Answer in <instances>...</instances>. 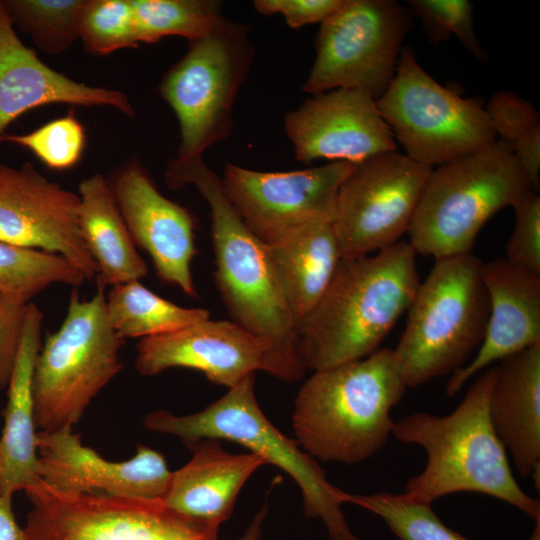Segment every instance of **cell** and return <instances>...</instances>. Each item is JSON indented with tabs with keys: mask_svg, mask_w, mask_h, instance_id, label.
I'll use <instances>...</instances> for the list:
<instances>
[{
	"mask_svg": "<svg viewBox=\"0 0 540 540\" xmlns=\"http://www.w3.org/2000/svg\"><path fill=\"white\" fill-rule=\"evenodd\" d=\"M267 508L268 504L265 502L254 516L244 534L238 540H259L262 533L263 522L267 514Z\"/></svg>",
	"mask_w": 540,
	"mask_h": 540,
	"instance_id": "cell-40",
	"label": "cell"
},
{
	"mask_svg": "<svg viewBox=\"0 0 540 540\" xmlns=\"http://www.w3.org/2000/svg\"><path fill=\"white\" fill-rule=\"evenodd\" d=\"M295 158L358 164L397 145L369 93L338 88L314 94L284 117Z\"/></svg>",
	"mask_w": 540,
	"mask_h": 540,
	"instance_id": "cell-16",
	"label": "cell"
},
{
	"mask_svg": "<svg viewBox=\"0 0 540 540\" xmlns=\"http://www.w3.org/2000/svg\"><path fill=\"white\" fill-rule=\"evenodd\" d=\"M84 275L65 257L0 241V295L17 306L53 284L78 287Z\"/></svg>",
	"mask_w": 540,
	"mask_h": 540,
	"instance_id": "cell-28",
	"label": "cell"
},
{
	"mask_svg": "<svg viewBox=\"0 0 540 540\" xmlns=\"http://www.w3.org/2000/svg\"><path fill=\"white\" fill-rule=\"evenodd\" d=\"M26 307L8 304L0 309V389L7 387L13 370Z\"/></svg>",
	"mask_w": 540,
	"mask_h": 540,
	"instance_id": "cell-38",
	"label": "cell"
},
{
	"mask_svg": "<svg viewBox=\"0 0 540 540\" xmlns=\"http://www.w3.org/2000/svg\"><path fill=\"white\" fill-rule=\"evenodd\" d=\"M2 141L26 148L50 169L67 170L81 159L86 133L82 123L68 113L25 134L5 133Z\"/></svg>",
	"mask_w": 540,
	"mask_h": 540,
	"instance_id": "cell-34",
	"label": "cell"
},
{
	"mask_svg": "<svg viewBox=\"0 0 540 540\" xmlns=\"http://www.w3.org/2000/svg\"><path fill=\"white\" fill-rule=\"evenodd\" d=\"M417 253L405 241L373 254L341 258L312 311L298 325L306 369L317 371L376 351L420 284Z\"/></svg>",
	"mask_w": 540,
	"mask_h": 540,
	"instance_id": "cell-2",
	"label": "cell"
},
{
	"mask_svg": "<svg viewBox=\"0 0 540 540\" xmlns=\"http://www.w3.org/2000/svg\"><path fill=\"white\" fill-rule=\"evenodd\" d=\"M43 314L26 307L21 338L7 385L4 427L0 437V495L12 496L40 480L33 375L40 350Z\"/></svg>",
	"mask_w": 540,
	"mask_h": 540,
	"instance_id": "cell-23",
	"label": "cell"
},
{
	"mask_svg": "<svg viewBox=\"0 0 540 540\" xmlns=\"http://www.w3.org/2000/svg\"><path fill=\"white\" fill-rule=\"evenodd\" d=\"M54 103L106 106L135 115L124 92L77 82L42 62L21 41L0 1V139L22 114Z\"/></svg>",
	"mask_w": 540,
	"mask_h": 540,
	"instance_id": "cell-20",
	"label": "cell"
},
{
	"mask_svg": "<svg viewBox=\"0 0 540 540\" xmlns=\"http://www.w3.org/2000/svg\"><path fill=\"white\" fill-rule=\"evenodd\" d=\"M0 540H26L13 512L12 496L0 495Z\"/></svg>",
	"mask_w": 540,
	"mask_h": 540,
	"instance_id": "cell-39",
	"label": "cell"
},
{
	"mask_svg": "<svg viewBox=\"0 0 540 540\" xmlns=\"http://www.w3.org/2000/svg\"><path fill=\"white\" fill-rule=\"evenodd\" d=\"M495 367L479 376L450 413L414 412L394 422L392 435L421 446L424 469L410 478L405 494L428 504L455 492H478L500 499L540 523V502L516 482L507 451L489 414Z\"/></svg>",
	"mask_w": 540,
	"mask_h": 540,
	"instance_id": "cell-3",
	"label": "cell"
},
{
	"mask_svg": "<svg viewBox=\"0 0 540 540\" xmlns=\"http://www.w3.org/2000/svg\"><path fill=\"white\" fill-rule=\"evenodd\" d=\"M106 310L111 326L124 340L159 336L210 319L207 309L178 306L139 280L112 286Z\"/></svg>",
	"mask_w": 540,
	"mask_h": 540,
	"instance_id": "cell-27",
	"label": "cell"
},
{
	"mask_svg": "<svg viewBox=\"0 0 540 540\" xmlns=\"http://www.w3.org/2000/svg\"><path fill=\"white\" fill-rule=\"evenodd\" d=\"M531 190L520 161L499 139L432 170L406 232L408 243L435 259L469 253L488 219Z\"/></svg>",
	"mask_w": 540,
	"mask_h": 540,
	"instance_id": "cell-5",
	"label": "cell"
},
{
	"mask_svg": "<svg viewBox=\"0 0 540 540\" xmlns=\"http://www.w3.org/2000/svg\"><path fill=\"white\" fill-rule=\"evenodd\" d=\"M482 268L471 252L437 258L420 282L393 349L407 387L452 374L480 347L490 313Z\"/></svg>",
	"mask_w": 540,
	"mask_h": 540,
	"instance_id": "cell-6",
	"label": "cell"
},
{
	"mask_svg": "<svg viewBox=\"0 0 540 540\" xmlns=\"http://www.w3.org/2000/svg\"><path fill=\"white\" fill-rule=\"evenodd\" d=\"M432 170L397 150L356 164L339 189L332 222L341 257H361L397 243Z\"/></svg>",
	"mask_w": 540,
	"mask_h": 540,
	"instance_id": "cell-13",
	"label": "cell"
},
{
	"mask_svg": "<svg viewBox=\"0 0 540 540\" xmlns=\"http://www.w3.org/2000/svg\"><path fill=\"white\" fill-rule=\"evenodd\" d=\"M254 55L249 27L226 18L208 35L189 42L187 52L163 75L158 92L180 130L176 157H202L231 135L234 103Z\"/></svg>",
	"mask_w": 540,
	"mask_h": 540,
	"instance_id": "cell-9",
	"label": "cell"
},
{
	"mask_svg": "<svg viewBox=\"0 0 540 540\" xmlns=\"http://www.w3.org/2000/svg\"><path fill=\"white\" fill-rule=\"evenodd\" d=\"M124 339L111 326L105 287L80 299L73 290L60 328L40 348L33 375L38 432L72 427L91 401L122 369Z\"/></svg>",
	"mask_w": 540,
	"mask_h": 540,
	"instance_id": "cell-8",
	"label": "cell"
},
{
	"mask_svg": "<svg viewBox=\"0 0 540 540\" xmlns=\"http://www.w3.org/2000/svg\"><path fill=\"white\" fill-rule=\"evenodd\" d=\"M485 110L500 140L520 161L533 190L540 185V116L527 100L509 91L493 94Z\"/></svg>",
	"mask_w": 540,
	"mask_h": 540,
	"instance_id": "cell-31",
	"label": "cell"
},
{
	"mask_svg": "<svg viewBox=\"0 0 540 540\" xmlns=\"http://www.w3.org/2000/svg\"><path fill=\"white\" fill-rule=\"evenodd\" d=\"M169 188L194 185L207 201L215 258L214 280L232 321L270 348L276 378L298 381L306 371L299 349L298 324L281 288L268 245L246 225L229 200L221 177L202 157L170 159Z\"/></svg>",
	"mask_w": 540,
	"mask_h": 540,
	"instance_id": "cell-1",
	"label": "cell"
},
{
	"mask_svg": "<svg viewBox=\"0 0 540 540\" xmlns=\"http://www.w3.org/2000/svg\"><path fill=\"white\" fill-rule=\"evenodd\" d=\"M110 186L134 243L150 255L159 278L195 297L193 215L166 198L136 159L117 170Z\"/></svg>",
	"mask_w": 540,
	"mask_h": 540,
	"instance_id": "cell-19",
	"label": "cell"
},
{
	"mask_svg": "<svg viewBox=\"0 0 540 540\" xmlns=\"http://www.w3.org/2000/svg\"><path fill=\"white\" fill-rule=\"evenodd\" d=\"M78 209V194L31 163H0V241L59 254L91 280L98 268L81 234Z\"/></svg>",
	"mask_w": 540,
	"mask_h": 540,
	"instance_id": "cell-15",
	"label": "cell"
},
{
	"mask_svg": "<svg viewBox=\"0 0 540 540\" xmlns=\"http://www.w3.org/2000/svg\"><path fill=\"white\" fill-rule=\"evenodd\" d=\"M254 386L255 374H251L199 412L176 415L157 410L147 414L143 424L152 432L176 436L186 444L223 439L243 445L296 482L306 517L320 518L332 540H359L341 509L344 491L328 481L326 471L296 439L268 420L257 402Z\"/></svg>",
	"mask_w": 540,
	"mask_h": 540,
	"instance_id": "cell-7",
	"label": "cell"
},
{
	"mask_svg": "<svg viewBox=\"0 0 540 540\" xmlns=\"http://www.w3.org/2000/svg\"><path fill=\"white\" fill-rule=\"evenodd\" d=\"M15 28L47 54H61L79 39L86 0H0Z\"/></svg>",
	"mask_w": 540,
	"mask_h": 540,
	"instance_id": "cell-30",
	"label": "cell"
},
{
	"mask_svg": "<svg viewBox=\"0 0 540 540\" xmlns=\"http://www.w3.org/2000/svg\"><path fill=\"white\" fill-rule=\"evenodd\" d=\"M8 304H12L9 301H7L3 296L0 295V309L5 307ZM14 305V304H13ZM17 306V305H16Z\"/></svg>",
	"mask_w": 540,
	"mask_h": 540,
	"instance_id": "cell-41",
	"label": "cell"
},
{
	"mask_svg": "<svg viewBox=\"0 0 540 540\" xmlns=\"http://www.w3.org/2000/svg\"><path fill=\"white\" fill-rule=\"evenodd\" d=\"M376 107L411 160L433 167L476 153L496 140L482 100L463 98L428 74L410 47Z\"/></svg>",
	"mask_w": 540,
	"mask_h": 540,
	"instance_id": "cell-10",
	"label": "cell"
},
{
	"mask_svg": "<svg viewBox=\"0 0 540 540\" xmlns=\"http://www.w3.org/2000/svg\"><path fill=\"white\" fill-rule=\"evenodd\" d=\"M78 196L79 228L98 268L97 285L114 286L145 277L147 264L136 249L110 183L94 174L80 182Z\"/></svg>",
	"mask_w": 540,
	"mask_h": 540,
	"instance_id": "cell-26",
	"label": "cell"
},
{
	"mask_svg": "<svg viewBox=\"0 0 540 540\" xmlns=\"http://www.w3.org/2000/svg\"><path fill=\"white\" fill-rule=\"evenodd\" d=\"M186 445L192 457L172 472L163 501L173 511L218 530L231 516L243 485L267 461L252 452L229 453L215 439Z\"/></svg>",
	"mask_w": 540,
	"mask_h": 540,
	"instance_id": "cell-22",
	"label": "cell"
},
{
	"mask_svg": "<svg viewBox=\"0 0 540 540\" xmlns=\"http://www.w3.org/2000/svg\"><path fill=\"white\" fill-rule=\"evenodd\" d=\"M78 33L85 50L96 56L138 47L131 0H86Z\"/></svg>",
	"mask_w": 540,
	"mask_h": 540,
	"instance_id": "cell-33",
	"label": "cell"
},
{
	"mask_svg": "<svg viewBox=\"0 0 540 540\" xmlns=\"http://www.w3.org/2000/svg\"><path fill=\"white\" fill-rule=\"evenodd\" d=\"M37 452L41 479L63 493L163 499L172 474L162 454L144 445L128 460H106L72 427L38 432Z\"/></svg>",
	"mask_w": 540,
	"mask_h": 540,
	"instance_id": "cell-17",
	"label": "cell"
},
{
	"mask_svg": "<svg viewBox=\"0 0 540 540\" xmlns=\"http://www.w3.org/2000/svg\"><path fill=\"white\" fill-rule=\"evenodd\" d=\"M406 388L393 349L314 371L295 398L296 440L315 459L359 464L392 435L391 412Z\"/></svg>",
	"mask_w": 540,
	"mask_h": 540,
	"instance_id": "cell-4",
	"label": "cell"
},
{
	"mask_svg": "<svg viewBox=\"0 0 540 540\" xmlns=\"http://www.w3.org/2000/svg\"><path fill=\"white\" fill-rule=\"evenodd\" d=\"M343 3L344 0H255L253 5L260 14L282 15L289 27L298 29L308 24H321Z\"/></svg>",
	"mask_w": 540,
	"mask_h": 540,
	"instance_id": "cell-37",
	"label": "cell"
},
{
	"mask_svg": "<svg viewBox=\"0 0 540 540\" xmlns=\"http://www.w3.org/2000/svg\"><path fill=\"white\" fill-rule=\"evenodd\" d=\"M135 365L144 376L176 367L198 370L211 382L228 389L256 371L277 376L268 345L232 320L208 319L171 333L142 338L137 344Z\"/></svg>",
	"mask_w": 540,
	"mask_h": 540,
	"instance_id": "cell-18",
	"label": "cell"
},
{
	"mask_svg": "<svg viewBox=\"0 0 540 540\" xmlns=\"http://www.w3.org/2000/svg\"><path fill=\"white\" fill-rule=\"evenodd\" d=\"M489 400L492 426L518 473L540 471V344L499 360Z\"/></svg>",
	"mask_w": 540,
	"mask_h": 540,
	"instance_id": "cell-24",
	"label": "cell"
},
{
	"mask_svg": "<svg viewBox=\"0 0 540 540\" xmlns=\"http://www.w3.org/2000/svg\"><path fill=\"white\" fill-rule=\"evenodd\" d=\"M137 40L156 43L167 36L192 42L219 26L226 18L217 0H131Z\"/></svg>",
	"mask_w": 540,
	"mask_h": 540,
	"instance_id": "cell-29",
	"label": "cell"
},
{
	"mask_svg": "<svg viewBox=\"0 0 540 540\" xmlns=\"http://www.w3.org/2000/svg\"><path fill=\"white\" fill-rule=\"evenodd\" d=\"M25 492L32 503L26 540H218L217 529L163 499L63 493L42 479Z\"/></svg>",
	"mask_w": 540,
	"mask_h": 540,
	"instance_id": "cell-12",
	"label": "cell"
},
{
	"mask_svg": "<svg viewBox=\"0 0 540 540\" xmlns=\"http://www.w3.org/2000/svg\"><path fill=\"white\" fill-rule=\"evenodd\" d=\"M410 12L419 17L432 39L454 34L478 59L486 57L473 26V5L467 0H410Z\"/></svg>",
	"mask_w": 540,
	"mask_h": 540,
	"instance_id": "cell-35",
	"label": "cell"
},
{
	"mask_svg": "<svg viewBox=\"0 0 540 540\" xmlns=\"http://www.w3.org/2000/svg\"><path fill=\"white\" fill-rule=\"evenodd\" d=\"M411 26V12L395 0H344L321 23L302 90L314 95L356 89L377 100L394 78Z\"/></svg>",
	"mask_w": 540,
	"mask_h": 540,
	"instance_id": "cell-11",
	"label": "cell"
},
{
	"mask_svg": "<svg viewBox=\"0 0 540 540\" xmlns=\"http://www.w3.org/2000/svg\"><path fill=\"white\" fill-rule=\"evenodd\" d=\"M266 244L283 293L299 325L322 298L342 258L333 223L311 221Z\"/></svg>",
	"mask_w": 540,
	"mask_h": 540,
	"instance_id": "cell-25",
	"label": "cell"
},
{
	"mask_svg": "<svg viewBox=\"0 0 540 540\" xmlns=\"http://www.w3.org/2000/svg\"><path fill=\"white\" fill-rule=\"evenodd\" d=\"M1 390V389H0Z\"/></svg>",
	"mask_w": 540,
	"mask_h": 540,
	"instance_id": "cell-42",
	"label": "cell"
},
{
	"mask_svg": "<svg viewBox=\"0 0 540 540\" xmlns=\"http://www.w3.org/2000/svg\"><path fill=\"white\" fill-rule=\"evenodd\" d=\"M515 225L506 244L510 263L540 276V196L531 190L514 207Z\"/></svg>",
	"mask_w": 540,
	"mask_h": 540,
	"instance_id": "cell-36",
	"label": "cell"
},
{
	"mask_svg": "<svg viewBox=\"0 0 540 540\" xmlns=\"http://www.w3.org/2000/svg\"><path fill=\"white\" fill-rule=\"evenodd\" d=\"M356 164L330 162L286 172L226 164L224 190L250 230L265 243L299 225L333 222L339 189Z\"/></svg>",
	"mask_w": 540,
	"mask_h": 540,
	"instance_id": "cell-14",
	"label": "cell"
},
{
	"mask_svg": "<svg viewBox=\"0 0 540 540\" xmlns=\"http://www.w3.org/2000/svg\"><path fill=\"white\" fill-rule=\"evenodd\" d=\"M482 276L490 302L485 336L472 361L451 374L448 396L494 361L540 344V276L505 258L483 263Z\"/></svg>",
	"mask_w": 540,
	"mask_h": 540,
	"instance_id": "cell-21",
	"label": "cell"
},
{
	"mask_svg": "<svg viewBox=\"0 0 540 540\" xmlns=\"http://www.w3.org/2000/svg\"><path fill=\"white\" fill-rule=\"evenodd\" d=\"M343 503H352L380 517L401 540H469L446 526L432 504L418 501L405 493L343 492Z\"/></svg>",
	"mask_w": 540,
	"mask_h": 540,
	"instance_id": "cell-32",
	"label": "cell"
}]
</instances>
